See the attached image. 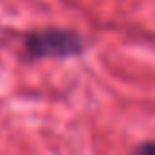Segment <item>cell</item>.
Segmentation results:
<instances>
[{
  "label": "cell",
  "instance_id": "cell-1",
  "mask_svg": "<svg viewBox=\"0 0 155 155\" xmlns=\"http://www.w3.org/2000/svg\"><path fill=\"white\" fill-rule=\"evenodd\" d=\"M88 49L83 34L69 28L35 30L24 38V57L28 61L43 59H71L81 57Z\"/></svg>",
  "mask_w": 155,
  "mask_h": 155
},
{
  "label": "cell",
  "instance_id": "cell-2",
  "mask_svg": "<svg viewBox=\"0 0 155 155\" xmlns=\"http://www.w3.org/2000/svg\"><path fill=\"white\" fill-rule=\"evenodd\" d=\"M132 155H155V141H141L134 147Z\"/></svg>",
  "mask_w": 155,
  "mask_h": 155
}]
</instances>
